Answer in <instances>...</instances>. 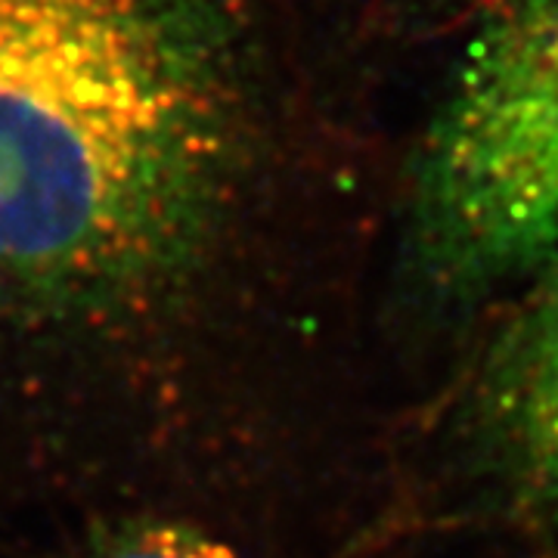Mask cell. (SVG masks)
<instances>
[{
    "instance_id": "4",
    "label": "cell",
    "mask_w": 558,
    "mask_h": 558,
    "mask_svg": "<svg viewBox=\"0 0 558 558\" xmlns=\"http://www.w3.org/2000/svg\"><path fill=\"white\" fill-rule=\"evenodd\" d=\"M97 558H240L230 546L178 524H140L116 537Z\"/></svg>"
},
{
    "instance_id": "2",
    "label": "cell",
    "mask_w": 558,
    "mask_h": 558,
    "mask_svg": "<svg viewBox=\"0 0 558 558\" xmlns=\"http://www.w3.org/2000/svg\"><path fill=\"white\" fill-rule=\"evenodd\" d=\"M413 248L472 292L558 260V0H487L422 140Z\"/></svg>"
},
{
    "instance_id": "5",
    "label": "cell",
    "mask_w": 558,
    "mask_h": 558,
    "mask_svg": "<svg viewBox=\"0 0 558 558\" xmlns=\"http://www.w3.org/2000/svg\"><path fill=\"white\" fill-rule=\"evenodd\" d=\"M319 13H351V20H376V22H416L435 20L450 10H472L484 7L487 0H314ZM332 13V20H336Z\"/></svg>"
},
{
    "instance_id": "1",
    "label": "cell",
    "mask_w": 558,
    "mask_h": 558,
    "mask_svg": "<svg viewBox=\"0 0 558 558\" xmlns=\"http://www.w3.org/2000/svg\"><path fill=\"white\" fill-rule=\"evenodd\" d=\"M314 0H0V329L109 360L258 299L332 140Z\"/></svg>"
},
{
    "instance_id": "3",
    "label": "cell",
    "mask_w": 558,
    "mask_h": 558,
    "mask_svg": "<svg viewBox=\"0 0 558 558\" xmlns=\"http://www.w3.org/2000/svg\"><path fill=\"white\" fill-rule=\"evenodd\" d=\"M475 425L519 499L558 521V270L484 360Z\"/></svg>"
}]
</instances>
